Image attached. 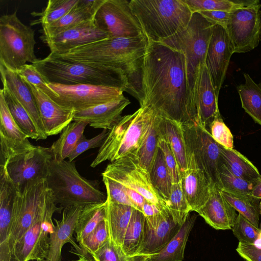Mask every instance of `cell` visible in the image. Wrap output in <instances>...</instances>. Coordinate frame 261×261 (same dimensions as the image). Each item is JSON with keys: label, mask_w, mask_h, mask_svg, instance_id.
<instances>
[{"label": "cell", "mask_w": 261, "mask_h": 261, "mask_svg": "<svg viewBox=\"0 0 261 261\" xmlns=\"http://www.w3.org/2000/svg\"><path fill=\"white\" fill-rule=\"evenodd\" d=\"M143 102L180 124H199L183 54L148 41L142 65Z\"/></svg>", "instance_id": "obj_1"}, {"label": "cell", "mask_w": 261, "mask_h": 261, "mask_svg": "<svg viewBox=\"0 0 261 261\" xmlns=\"http://www.w3.org/2000/svg\"><path fill=\"white\" fill-rule=\"evenodd\" d=\"M148 44L144 34L136 37H110L60 54L64 60L113 67L123 71L128 83L127 92L143 102L142 65Z\"/></svg>", "instance_id": "obj_2"}, {"label": "cell", "mask_w": 261, "mask_h": 261, "mask_svg": "<svg viewBox=\"0 0 261 261\" xmlns=\"http://www.w3.org/2000/svg\"><path fill=\"white\" fill-rule=\"evenodd\" d=\"M32 64L48 83L89 84L119 88L128 91L126 76L123 71L115 67L64 60L50 53Z\"/></svg>", "instance_id": "obj_3"}, {"label": "cell", "mask_w": 261, "mask_h": 261, "mask_svg": "<svg viewBox=\"0 0 261 261\" xmlns=\"http://www.w3.org/2000/svg\"><path fill=\"white\" fill-rule=\"evenodd\" d=\"M129 6L144 34L153 42L186 27L193 14L184 0H132Z\"/></svg>", "instance_id": "obj_4"}, {"label": "cell", "mask_w": 261, "mask_h": 261, "mask_svg": "<svg viewBox=\"0 0 261 261\" xmlns=\"http://www.w3.org/2000/svg\"><path fill=\"white\" fill-rule=\"evenodd\" d=\"M46 180L56 203L63 209L102 203L107 199L99 189L97 181L83 177L73 162L53 158Z\"/></svg>", "instance_id": "obj_5"}, {"label": "cell", "mask_w": 261, "mask_h": 261, "mask_svg": "<svg viewBox=\"0 0 261 261\" xmlns=\"http://www.w3.org/2000/svg\"><path fill=\"white\" fill-rule=\"evenodd\" d=\"M54 199L45 179L29 182L16 191L8 237L0 246V261H12L16 244Z\"/></svg>", "instance_id": "obj_6"}, {"label": "cell", "mask_w": 261, "mask_h": 261, "mask_svg": "<svg viewBox=\"0 0 261 261\" xmlns=\"http://www.w3.org/2000/svg\"><path fill=\"white\" fill-rule=\"evenodd\" d=\"M157 112L148 106H142L135 113L121 117L100 147L90 166L111 163L129 153H137Z\"/></svg>", "instance_id": "obj_7"}, {"label": "cell", "mask_w": 261, "mask_h": 261, "mask_svg": "<svg viewBox=\"0 0 261 261\" xmlns=\"http://www.w3.org/2000/svg\"><path fill=\"white\" fill-rule=\"evenodd\" d=\"M215 25L195 12L186 27L160 42L185 56L188 80L193 96L199 69L205 63Z\"/></svg>", "instance_id": "obj_8"}, {"label": "cell", "mask_w": 261, "mask_h": 261, "mask_svg": "<svg viewBox=\"0 0 261 261\" xmlns=\"http://www.w3.org/2000/svg\"><path fill=\"white\" fill-rule=\"evenodd\" d=\"M35 31L23 23L16 11L0 17V64L16 71L27 62L39 59L35 55Z\"/></svg>", "instance_id": "obj_9"}, {"label": "cell", "mask_w": 261, "mask_h": 261, "mask_svg": "<svg viewBox=\"0 0 261 261\" xmlns=\"http://www.w3.org/2000/svg\"><path fill=\"white\" fill-rule=\"evenodd\" d=\"M188 163L193 164L204 174L211 188L222 189L219 174L223 165L220 144L200 124H181Z\"/></svg>", "instance_id": "obj_10"}, {"label": "cell", "mask_w": 261, "mask_h": 261, "mask_svg": "<svg viewBox=\"0 0 261 261\" xmlns=\"http://www.w3.org/2000/svg\"><path fill=\"white\" fill-rule=\"evenodd\" d=\"M63 208L54 199L44 213L27 230L15 245L12 261H45L49 251V237L54 229L52 217Z\"/></svg>", "instance_id": "obj_11"}, {"label": "cell", "mask_w": 261, "mask_h": 261, "mask_svg": "<svg viewBox=\"0 0 261 261\" xmlns=\"http://www.w3.org/2000/svg\"><path fill=\"white\" fill-rule=\"evenodd\" d=\"M47 85L55 93L50 98L60 106L75 111L119 98L124 91L121 88L89 84Z\"/></svg>", "instance_id": "obj_12"}, {"label": "cell", "mask_w": 261, "mask_h": 261, "mask_svg": "<svg viewBox=\"0 0 261 261\" xmlns=\"http://www.w3.org/2000/svg\"><path fill=\"white\" fill-rule=\"evenodd\" d=\"M101 175L136 191L149 202L166 207L153 187L148 172L139 163L136 153H129L110 163Z\"/></svg>", "instance_id": "obj_13"}, {"label": "cell", "mask_w": 261, "mask_h": 261, "mask_svg": "<svg viewBox=\"0 0 261 261\" xmlns=\"http://www.w3.org/2000/svg\"><path fill=\"white\" fill-rule=\"evenodd\" d=\"M261 4L230 12L226 30L234 53H245L261 41Z\"/></svg>", "instance_id": "obj_14"}, {"label": "cell", "mask_w": 261, "mask_h": 261, "mask_svg": "<svg viewBox=\"0 0 261 261\" xmlns=\"http://www.w3.org/2000/svg\"><path fill=\"white\" fill-rule=\"evenodd\" d=\"M53 154L50 147H34L9 158L0 166L6 171L17 191L27 184L46 179Z\"/></svg>", "instance_id": "obj_15"}, {"label": "cell", "mask_w": 261, "mask_h": 261, "mask_svg": "<svg viewBox=\"0 0 261 261\" xmlns=\"http://www.w3.org/2000/svg\"><path fill=\"white\" fill-rule=\"evenodd\" d=\"M93 20L110 37H136L144 34L126 0H105Z\"/></svg>", "instance_id": "obj_16"}, {"label": "cell", "mask_w": 261, "mask_h": 261, "mask_svg": "<svg viewBox=\"0 0 261 261\" xmlns=\"http://www.w3.org/2000/svg\"><path fill=\"white\" fill-rule=\"evenodd\" d=\"M234 53L226 29L215 24L205 59L215 93L218 98L231 56Z\"/></svg>", "instance_id": "obj_17"}, {"label": "cell", "mask_w": 261, "mask_h": 261, "mask_svg": "<svg viewBox=\"0 0 261 261\" xmlns=\"http://www.w3.org/2000/svg\"><path fill=\"white\" fill-rule=\"evenodd\" d=\"M180 227L167 207L157 215L145 217L143 240L136 255L149 256L158 252L175 235Z\"/></svg>", "instance_id": "obj_18"}, {"label": "cell", "mask_w": 261, "mask_h": 261, "mask_svg": "<svg viewBox=\"0 0 261 261\" xmlns=\"http://www.w3.org/2000/svg\"><path fill=\"white\" fill-rule=\"evenodd\" d=\"M110 37L109 34L99 29L92 19L55 35L40 38L49 47L50 53L60 54Z\"/></svg>", "instance_id": "obj_19"}, {"label": "cell", "mask_w": 261, "mask_h": 261, "mask_svg": "<svg viewBox=\"0 0 261 261\" xmlns=\"http://www.w3.org/2000/svg\"><path fill=\"white\" fill-rule=\"evenodd\" d=\"M0 120V165H3L11 157L32 149L34 145L14 120L1 91Z\"/></svg>", "instance_id": "obj_20"}, {"label": "cell", "mask_w": 261, "mask_h": 261, "mask_svg": "<svg viewBox=\"0 0 261 261\" xmlns=\"http://www.w3.org/2000/svg\"><path fill=\"white\" fill-rule=\"evenodd\" d=\"M25 82L34 95L46 136L61 133L73 121L75 111L60 106L39 88Z\"/></svg>", "instance_id": "obj_21"}, {"label": "cell", "mask_w": 261, "mask_h": 261, "mask_svg": "<svg viewBox=\"0 0 261 261\" xmlns=\"http://www.w3.org/2000/svg\"><path fill=\"white\" fill-rule=\"evenodd\" d=\"M218 99L209 72L204 64L199 69L194 100L199 123L208 130L212 122L220 115Z\"/></svg>", "instance_id": "obj_22"}, {"label": "cell", "mask_w": 261, "mask_h": 261, "mask_svg": "<svg viewBox=\"0 0 261 261\" xmlns=\"http://www.w3.org/2000/svg\"><path fill=\"white\" fill-rule=\"evenodd\" d=\"M82 206L63 209L60 220L54 219V231L49 234V248L45 261H61L62 248L66 243L71 244L78 253L82 252L79 245L74 242L73 234Z\"/></svg>", "instance_id": "obj_23"}, {"label": "cell", "mask_w": 261, "mask_h": 261, "mask_svg": "<svg viewBox=\"0 0 261 261\" xmlns=\"http://www.w3.org/2000/svg\"><path fill=\"white\" fill-rule=\"evenodd\" d=\"M236 212L223 197L221 190L214 187L208 200L197 213L213 228L228 230L234 224L238 216Z\"/></svg>", "instance_id": "obj_24"}, {"label": "cell", "mask_w": 261, "mask_h": 261, "mask_svg": "<svg viewBox=\"0 0 261 261\" xmlns=\"http://www.w3.org/2000/svg\"><path fill=\"white\" fill-rule=\"evenodd\" d=\"M130 101L124 95L116 99L75 111L73 121H86L95 128L110 130L121 117Z\"/></svg>", "instance_id": "obj_25"}, {"label": "cell", "mask_w": 261, "mask_h": 261, "mask_svg": "<svg viewBox=\"0 0 261 261\" xmlns=\"http://www.w3.org/2000/svg\"><path fill=\"white\" fill-rule=\"evenodd\" d=\"M1 77L5 86L27 110L34 122L42 140L47 137L45 133L36 101L30 88L15 71L0 64Z\"/></svg>", "instance_id": "obj_26"}, {"label": "cell", "mask_w": 261, "mask_h": 261, "mask_svg": "<svg viewBox=\"0 0 261 261\" xmlns=\"http://www.w3.org/2000/svg\"><path fill=\"white\" fill-rule=\"evenodd\" d=\"M180 182L191 211L197 212L210 197V183L203 173L191 163H188V169L182 175Z\"/></svg>", "instance_id": "obj_27"}, {"label": "cell", "mask_w": 261, "mask_h": 261, "mask_svg": "<svg viewBox=\"0 0 261 261\" xmlns=\"http://www.w3.org/2000/svg\"><path fill=\"white\" fill-rule=\"evenodd\" d=\"M106 216L110 242L122 250L125 232L129 223L134 207L115 203L107 198Z\"/></svg>", "instance_id": "obj_28"}, {"label": "cell", "mask_w": 261, "mask_h": 261, "mask_svg": "<svg viewBox=\"0 0 261 261\" xmlns=\"http://www.w3.org/2000/svg\"><path fill=\"white\" fill-rule=\"evenodd\" d=\"M160 135L169 144L176 160L181 177L188 169V156L181 124L160 116Z\"/></svg>", "instance_id": "obj_29"}, {"label": "cell", "mask_w": 261, "mask_h": 261, "mask_svg": "<svg viewBox=\"0 0 261 261\" xmlns=\"http://www.w3.org/2000/svg\"><path fill=\"white\" fill-rule=\"evenodd\" d=\"M196 216L187 217L171 240L159 251L148 256V261H182L187 242L194 225Z\"/></svg>", "instance_id": "obj_30"}, {"label": "cell", "mask_w": 261, "mask_h": 261, "mask_svg": "<svg viewBox=\"0 0 261 261\" xmlns=\"http://www.w3.org/2000/svg\"><path fill=\"white\" fill-rule=\"evenodd\" d=\"M16 189L4 167H0V246L8 237Z\"/></svg>", "instance_id": "obj_31"}, {"label": "cell", "mask_w": 261, "mask_h": 261, "mask_svg": "<svg viewBox=\"0 0 261 261\" xmlns=\"http://www.w3.org/2000/svg\"><path fill=\"white\" fill-rule=\"evenodd\" d=\"M88 124L86 121H74L69 124L50 147L53 159L62 161L68 158L84 136L85 129Z\"/></svg>", "instance_id": "obj_32"}, {"label": "cell", "mask_w": 261, "mask_h": 261, "mask_svg": "<svg viewBox=\"0 0 261 261\" xmlns=\"http://www.w3.org/2000/svg\"><path fill=\"white\" fill-rule=\"evenodd\" d=\"M223 163L234 176L246 180L255 182L261 175L257 168L244 155L234 149L220 145Z\"/></svg>", "instance_id": "obj_33"}, {"label": "cell", "mask_w": 261, "mask_h": 261, "mask_svg": "<svg viewBox=\"0 0 261 261\" xmlns=\"http://www.w3.org/2000/svg\"><path fill=\"white\" fill-rule=\"evenodd\" d=\"M245 83L237 86L242 108L261 126V83H256L249 74H243Z\"/></svg>", "instance_id": "obj_34"}, {"label": "cell", "mask_w": 261, "mask_h": 261, "mask_svg": "<svg viewBox=\"0 0 261 261\" xmlns=\"http://www.w3.org/2000/svg\"><path fill=\"white\" fill-rule=\"evenodd\" d=\"M106 216V202L83 206L78 218L74 232L80 245Z\"/></svg>", "instance_id": "obj_35"}, {"label": "cell", "mask_w": 261, "mask_h": 261, "mask_svg": "<svg viewBox=\"0 0 261 261\" xmlns=\"http://www.w3.org/2000/svg\"><path fill=\"white\" fill-rule=\"evenodd\" d=\"M94 15L78 0L64 16L49 24L43 25L40 37H47L73 27L84 21L93 19Z\"/></svg>", "instance_id": "obj_36"}, {"label": "cell", "mask_w": 261, "mask_h": 261, "mask_svg": "<svg viewBox=\"0 0 261 261\" xmlns=\"http://www.w3.org/2000/svg\"><path fill=\"white\" fill-rule=\"evenodd\" d=\"M14 120L28 138L37 141L41 137L27 110L5 86L0 90Z\"/></svg>", "instance_id": "obj_37"}, {"label": "cell", "mask_w": 261, "mask_h": 261, "mask_svg": "<svg viewBox=\"0 0 261 261\" xmlns=\"http://www.w3.org/2000/svg\"><path fill=\"white\" fill-rule=\"evenodd\" d=\"M160 115H156L146 132L142 143L136 153L139 163L149 173L159 149L160 137L159 123Z\"/></svg>", "instance_id": "obj_38"}, {"label": "cell", "mask_w": 261, "mask_h": 261, "mask_svg": "<svg viewBox=\"0 0 261 261\" xmlns=\"http://www.w3.org/2000/svg\"><path fill=\"white\" fill-rule=\"evenodd\" d=\"M221 193L231 205L255 227L258 228L259 200L251 195L221 190Z\"/></svg>", "instance_id": "obj_39"}, {"label": "cell", "mask_w": 261, "mask_h": 261, "mask_svg": "<svg viewBox=\"0 0 261 261\" xmlns=\"http://www.w3.org/2000/svg\"><path fill=\"white\" fill-rule=\"evenodd\" d=\"M149 175L153 187L166 204L171 195L173 183L165 161L163 153L160 148L158 149Z\"/></svg>", "instance_id": "obj_40"}, {"label": "cell", "mask_w": 261, "mask_h": 261, "mask_svg": "<svg viewBox=\"0 0 261 261\" xmlns=\"http://www.w3.org/2000/svg\"><path fill=\"white\" fill-rule=\"evenodd\" d=\"M145 217L141 211L134 209L124 236L122 251L129 257L136 255L143 240Z\"/></svg>", "instance_id": "obj_41"}, {"label": "cell", "mask_w": 261, "mask_h": 261, "mask_svg": "<svg viewBox=\"0 0 261 261\" xmlns=\"http://www.w3.org/2000/svg\"><path fill=\"white\" fill-rule=\"evenodd\" d=\"M193 13L201 11L232 10L245 7L259 4L258 0H184Z\"/></svg>", "instance_id": "obj_42"}, {"label": "cell", "mask_w": 261, "mask_h": 261, "mask_svg": "<svg viewBox=\"0 0 261 261\" xmlns=\"http://www.w3.org/2000/svg\"><path fill=\"white\" fill-rule=\"evenodd\" d=\"M166 207L175 222L180 226L184 223L192 212L180 181L172 184L171 195L166 203Z\"/></svg>", "instance_id": "obj_43"}, {"label": "cell", "mask_w": 261, "mask_h": 261, "mask_svg": "<svg viewBox=\"0 0 261 261\" xmlns=\"http://www.w3.org/2000/svg\"><path fill=\"white\" fill-rule=\"evenodd\" d=\"M78 0H49L41 12H33L34 16L39 18L31 25L41 23L42 26L49 24L59 20L67 14L77 3Z\"/></svg>", "instance_id": "obj_44"}, {"label": "cell", "mask_w": 261, "mask_h": 261, "mask_svg": "<svg viewBox=\"0 0 261 261\" xmlns=\"http://www.w3.org/2000/svg\"><path fill=\"white\" fill-rule=\"evenodd\" d=\"M222 189L226 191L251 195L256 182H251L237 177L231 173L223 163L220 174Z\"/></svg>", "instance_id": "obj_45"}, {"label": "cell", "mask_w": 261, "mask_h": 261, "mask_svg": "<svg viewBox=\"0 0 261 261\" xmlns=\"http://www.w3.org/2000/svg\"><path fill=\"white\" fill-rule=\"evenodd\" d=\"M109 233L105 220L101 221L95 229L79 245L83 253L91 256L95 254L109 241Z\"/></svg>", "instance_id": "obj_46"}, {"label": "cell", "mask_w": 261, "mask_h": 261, "mask_svg": "<svg viewBox=\"0 0 261 261\" xmlns=\"http://www.w3.org/2000/svg\"><path fill=\"white\" fill-rule=\"evenodd\" d=\"M231 229L240 242L248 244H254L261 234V229L255 227L239 213Z\"/></svg>", "instance_id": "obj_47"}, {"label": "cell", "mask_w": 261, "mask_h": 261, "mask_svg": "<svg viewBox=\"0 0 261 261\" xmlns=\"http://www.w3.org/2000/svg\"><path fill=\"white\" fill-rule=\"evenodd\" d=\"M26 82L32 84L44 92L49 97L55 95L48 87V82L32 64H26L16 71Z\"/></svg>", "instance_id": "obj_48"}, {"label": "cell", "mask_w": 261, "mask_h": 261, "mask_svg": "<svg viewBox=\"0 0 261 261\" xmlns=\"http://www.w3.org/2000/svg\"><path fill=\"white\" fill-rule=\"evenodd\" d=\"M102 177L106 188L108 199L112 202L130 206L137 210L136 206L127 195L123 185L106 176Z\"/></svg>", "instance_id": "obj_49"}, {"label": "cell", "mask_w": 261, "mask_h": 261, "mask_svg": "<svg viewBox=\"0 0 261 261\" xmlns=\"http://www.w3.org/2000/svg\"><path fill=\"white\" fill-rule=\"evenodd\" d=\"M210 133L213 139L225 148L233 149V138L229 128L226 125L221 115L211 124Z\"/></svg>", "instance_id": "obj_50"}, {"label": "cell", "mask_w": 261, "mask_h": 261, "mask_svg": "<svg viewBox=\"0 0 261 261\" xmlns=\"http://www.w3.org/2000/svg\"><path fill=\"white\" fill-rule=\"evenodd\" d=\"M158 146L163 153L165 161L172 183L179 182L181 180V176L175 157L169 144L160 135Z\"/></svg>", "instance_id": "obj_51"}, {"label": "cell", "mask_w": 261, "mask_h": 261, "mask_svg": "<svg viewBox=\"0 0 261 261\" xmlns=\"http://www.w3.org/2000/svg\"><path fill=\"white\" fill-rule=\"evenodd\" d=\"M108 134L109 131L107 129H103L101 133L90 139H87L84 136H83L68 156V161L72 162L78 156L88 149L100 147Z\"/></svg>", "instance_id": "obj_52"}, {"label": "cell", "mask_w": 261, "mask_h": 261, "mask_svg": "<svg viewBox=\"0 0 261 261\" xmlns=\"http://www.w3.org/2000/svg\"><path fill=\"white\" fill-rule=\"evenodd\" d=\"M91 256L93 261H127L129 258L121 249L116 247L109 240Z\"/></svg>", "instance_id": "obj_53"}, {"label": "cell", "mask_w": 261, "mask_h": 261, "mask_svg": "<svg viewBox=\"0 0 261 261\" xmlns=\"http://www.w3.org/2000/svg\"><path fill=\"white\" fill-rule=\"evenodd\" d=\"M236 251L246 261H261V248L254 244L239 242Z\"/></svg>", "instance_id": "obj_54"}, {"label": "cell", "mask_w": 261, "mask_h": 261, "mask_svg": "<svg viewBox=\"0 0 261 261\" xmlns=\"http://www.w3.org/2000/svg\"><path fill=\"white\" fill-rule=\"evenodd\" d=\"M202 16L215 24L226 28L230 12L223 11H201L198 12Z\"/></svg>", "instance_id": "obj_55"}, {"label": "cell", "mask_w": 261, "mask_h": 261, "mask_svg": "<svg viewBox=\"0 0 261 261\" xmlns=\"http://www.w3.org/2000/svg\"><path fill=\"white\" fill-rule=\"evenodd\" d=\"M125 189L127 195L136 206L137 210L142 212V207L147 200L142 195L136 191L125 187Z\"/></svg>", "instance_id": "obj_56"}, {"label": "cell", "mask_w": 261, "mask_h": 261, "mask_svg": "<svg viewBox=\"0 0 261 261\" xmlns=\"http://www.w3.org/2000/svg\"><path fill=\"white\" fill-rule=\"evenodd\" d=\"M162 207L149 201H146L142 207V212L145 217H150L159 214L163 208Z\"/></svg>", "instance_id": "obj_57"}, {"label": "cell", "mask_w": 261, "mask_h": 261, "mask_svg": "<svg viewBox=\"0 0 261 261\" xmlns=\"http://www.w3.org/2000/svg\"><path fill=\"white\" fill-rule=\"evenodd\" d=\"M251 195L257 199H261V175L256 181Z\"/></svg>", "instance_id": "obj_58"}, {"label": "cell", "mask_w": 261, "mask_h": 261, "mask_svg": "<svg viewBox=\"0 0 261 261\" xmlns=\"http://www.w3.org/2000/svg\"><path fill=\"white\" fill-rule=\"evenodd\" d=\"M127 261H148V256L136 255L129 257Z\"/></svg>", "instance_id": "obj_59"}, {"label": "cell", "mask_w": 261, "mask_h": 261, "mask_svg": "<svg viewBox=\"0 0 261 261\" xmlns=\"http://www.w3.org/2000/svg\"><path fill=\"white\" fill-rule=\"evenodd\" d=\"M78 255L79 256V257L78 259L74 260H72V261H93V260L89 259L86 256V255H85L82 253L78 254Z\"/></svg>", "instance_id": "obj_60"}]
</instances>
